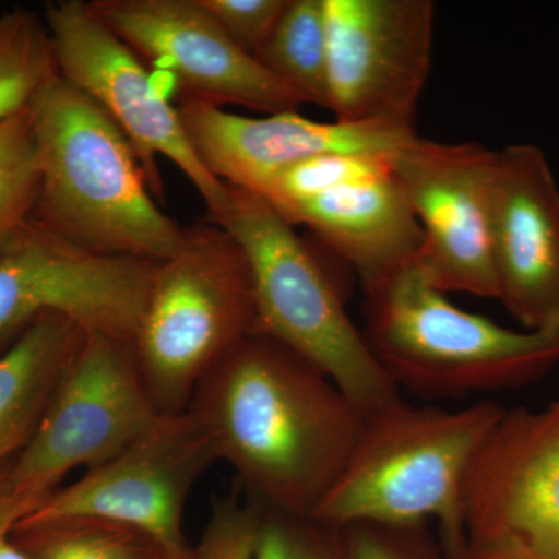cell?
Here are the masks:
<instances>
[{"label":"cell","instance_id":"1","mask_svg":"<svg viewBox=\"0 0 559 559\" xmlns=\"http://www.w3.org/2000/svg\"><path fill=\"white\" fill-rule=\"evenodd\" d=\"M187 412L250 499L299 516L322 506L364 421L323 371L257 333L210 371Z\"/></svg>","mask_w":559,"mask_h":559},{"label":"cell","instance_id":"2","mask_svg":"<svg viewBox=\"0 0 559 559\" xmlns=\"http://www.w3.org/2000/svg\"><path fill=\"white\" fill-rule=\"evenodd\" d=\"M40 191L35 218L81 248L160 263L183 227L162 212L127 135L61 75L31 103Z\"/></svg>","mask_w":559,"mask_h":559},{"label":"cell","instance_id":"3","mask_svg":"<svg viewBox=\"0 0 559 559\" xmlns=\"http://www.w3.org/2000/svg\"><path fill=\"white\" fill-rule=\"evenodd\" d=\"M503 411L489 400L451 411L400 399L369 412L347 465L312 518L340 528L436 522L444 549L459 559L466 547V477Z\"/></svg>","mask_w":559,"mask_h":559},{"label":"cell","instance_id":"4","mask_svg":"<svg viewBox=\"0 0 559 559\" xmlns=\"http://www.w3.org/2000/svg\"><path fill=\"white\" fill-rule=\"evenodd\" d=\"M364 294V336L400 392L463 399L524 388L559 367V330H513L462 310L418 260Z\"/></svg>","mask_w":559,"mask_h":559},{"label":"cell","instance_id":"5","mask_svg":"<svg viewBox=\"0 0 559 559\" xmlns=\"http://www.w3.org/2000/svg\"><path fill=\"white\" fill-rule=\"evenodd\" d=\"M209 221L229 231L249 261L253 333L318 367L364 415L401 399L349 318L340 283L270 202L229 186L226 205Z\"/></svg>","mask_w":559,"mask_h":559},{"label":"cell","instance_id":"6","mask_svg":"<svg viewBox=\"0 0 559 559\" xmlns=\"http://www.w3.org/2000/svg\"><path fill=\"white\" fill-rule=\"evenodd\" d=\"M255 325L245 250L218 224L183 229L180 248L157 264L132 342L140 377L159 414H182L201 381Z\"/></svg>","mask_w":559,"mask_h":559},{"label":"cell","instance_id":"7","mask_svg":"<svg viewBox=\"0 0 559 559\" xmlns=\"http://www.w3.org/2000/svg\"><path fill=\"white\" fill-rule=\"evenodd\" d=\"M159 415L132 345L87 334L31 439L5 468L7 484L33 511L69 473L119 454Z\"/></svg>","mask_w":559,"mask_h":559},{"label":"cell","instance_id":"8","mask_svg":"<svg viewBox=\"0 0 559 559\" xmlns=\"http://www.w3.org/2000/svg\"><path fill=\"white\" fill-rule=\"evenodd\" d=\"M58 72L106 110L130 140L145 170L151 193L164 200L157 157L175 164L193 183L209 210L218 215L229 186L204 167L194 153L178 109L154 87L153 75L84 0H58L44 14Z\"/></svg>","mask_w":559,"mask_h":559},{"label":"cell","instance_id":"9","mask_svg":"<svg viewBox=\"0 0 559 559\" xmlns=\"http://www.w3.org/2000/svg\"><path fill=\"white\" fill-rule=\"evenodd\" d=\"M157 264L92 252L33 218L0 253V345L46 314L132 345Z\"/></svg>","mask_w":559,"mask_h":559},{"label":"cell","instance_id":"10","mask_svg":"<svg viewBox=\"0 0 559 559\" xmlns=\"http://www.w3.org/2000/svg\"><path fill=\"white\" fill-rule=\"evenodd\" d=\"M213 463L207 437L190 412L160 414L123 451L51 492L17 524L92 518L138 530L168 554L187 550V502Z\"/></svg>","mask_w":559,"mask_h":559},{"label":"cell","instance_id":"11","mask_svg":"<svg viewBox=\"0 0 559 559\" xmlns=\"http://www.w3.org/2000/svg\"><path fill=\"white\" fill-rule=\"evenodd\" d=\"M331 112L342 123L414 128L432 64L430 0H323Z\"/></svg>","mask_w":559,"mask_h":559},{"label":"cell","instance_id":"12","mask_svg":"<svg viewBox=\"0 0 559 559\" xmlns=\"http://www.w3.org/2000/svg\"><path fill=\"white\" fill-rule=\"evenodd\" d=\"M498 151L477 142L418 138L392 159L393 175L423 231L418 264L441 293L496 299L491 255Z\"/></svg>","mask_w":559,"mask_h":559},{"label":"cell","instance_id":"13","mask_svg":"<svg viewBox=\"0 0 559 559\" xmlns=\"http://www.w3.org/2000/svg\"><path fill=\"white\" fill-rule=\"evenodd\" d=\"M91 9L179 98L299 112L300 95L240 49L200 0H92Z\"/></svg>","mask_w":559,"mask_h":559},{"label":"cell","instance_id":"14","mask_svg":"<svg viewBox=\"0 0 559 559\" xmlns=\"http://www.w3.org/2000/svg\"><path fill=\"white\" fill-rule=\"evenodd\" d=\"M463 525L466 547L514 544L559 559V396L503 411L466 477Z\"/></svg>","mask_w":559,"mask_h":559},{"label":"cell","instance_id":"15","mask_svg":"<svg viewBox=\"0 0 559 559\" xmlns=\"http://www.w3.org/2000/svg\"><path fill=\"white\" fill-rule=\"evenodd\" d=\"M491 255L496 300L522 329L559 330V186L533 143L498 151Z\"/></svg>","mask_w":559,"mask_h":559},{"label":"cell","instance_id":"16","mask_svg":"<svg viewBox=\"0 0 559 559\" xmlns=\"http://www.w3.org/2000/svg\"><path fill=\"white\" fill-rule=\"evenodd\" d=\"M176 109L204 167L221 182L253 193L278 171L308 157L349 153L393 159L417 135L414 128L322 123L299 112L252 119L194 98H179Z\"/></svg>","mask_w":559,"mask_h":559},{"label":"cell","instance_id":"17","mask_svg":"<svg viewBox=\"0 0 559 559\" xmlns=\"http://www.w3.org/2000/svg\"><path fill=\"white\" fill-rule=\"evenodd\" d=\"M310 227L358 274L362 289L378 285L419 257L423 231L393 168L345 183L283 213Z\"/></svg>","mask_w":559,"mask_h":559},{"label":"cell","instance_id":"18","mask_svg":"<svg viewBox=\"0 0 559 559\" xmlns=\"http://www.w3.org/2000/svg\"><path fill=\"white\" fill-rule=\"evenodd\" d=\"M86 337L72 320L40 316L0 355V448L31 439Z\"/></svg>","mask_w":559,"mask_h":559},{"label":"cell","instance_id":"19","mask_svg":"<svg viewBox=\"0 0 559 559\" xmlns=\"http://www.w3.org/2000/svg\"><path fill=\"white\" fill-rule=\"evenodd\" d=\"M253 58L305 103L331 108L323 0H289L270 39Z\"/></svg>","mask_w":559,"mask_h":559},{"label":"cell","instance_id":"20","mask_svg":"<svg viewBox=\"0 0 559 559\" xmlns=\"http://www.w3.org/2000/svg\"><path fill=\"white\" fill-rule=\"evenodd\" d=\"M14 539L28 559H162L168 554L138 530L92 518L17 524Z\"/></svg>","mask_w":559,"mask_h":559},{"label":"cell","instance_id":"21","mask_svg":"<svg viewBox=\"0 0 559 559\" xmlns=\"http://www.w3.org/2000/svg\"><path fill=\"white\" fill-rule=\"evenodd\" d=\"M57 75L44 17L24 9L0 14V123L31 106Z\"/></svg>","mask_w":559,"mask_h":559},{"label":"cell","instance_id":"22","mask_svg":"<svg viewBox=\"0 0 559 559\" xmlns=\"http://www.w3.org/2000/svg\"><path fill=\"white\" fill-rule=\"evenodd\" d=\"M40 170L31 106L0 123V253L35 218Z\"/></svg>","mask_w":559,"mask_h":559},{"label":"cell","instance_id":"23","mask_svg":"<svg viewBox=\"0 0 559 559\" xmlns=\"http://www.w3.org/2000/svg\"><path fill=\"white\" fill-rule=\"evenodd\" d=\"M389 168H392V159L389 157L349 153L320 154L278 171L257 194L283 215L294 205Z\"/></svg>","mask_w":559,"mask_h":559},{"label":"cell","instance_id":"24","mask_svg":"<svg viewBox=\"0 0 559 559\" xmlns=\"http://www.w3.org/2000/svg\"><path fill=\"white\" fill-rule=\"evenodd\" d=\"M253 559H352L345 530L260 506Z\"/></svg>","mask_w":559,"mask_h":559},{"label":"cell","instance_id":"25","mask_svg":"<svg viewBox=\"0 0 559 559\" xmlns=\"http://www.w3.org/2000/svg\"><path fill=\"white\" fill-rule=\"evenodd\" d=\"M260 503L230 495L213 503L193 559H253Z\"/></svg>","mask_w":559,"mask_h":559},{"label":"cell","instance_id":"26","mask_svg":"<svg viewBox=\"0 0 559 559\" xmlns=\"http://www.w3.org/2000/svg\"><path fill=\"white\" fill-rule=\"evenodd\" d=\"M352 559H454L429 524H355L344 528Z\"/></svg>","mask_w":559,"mask_h":559},{"label":"cell","instance_id":"27","mask_svg":"<svg viewBox=\"0 0 559 559\" xmlns=\"http://www.w3.org/2000/svg\"><path fill=\"white\" fill-rule=\"evenodd\" d=\"M201 5L246 53L255 57L289 0H200Z\"/></svg>","mask_w":559,"mask_h":559},{"label":"cell","instance_id":"28","mask_svg":"<svg viewBox=\"0 0 559 559\" xmlns=\"http://www.w3.org/2000/svg\"><path fill=\"white\" fill-rule=\"evenodd\" d=\"M3 463L0 465V559H28L14 539V528L32 513V507L11 492Z\"/></svg>","mask_w":559,"mask_h":559},{"label":"cell","instance_id":"29","mask_svg":"<svg viewBox=\"0 0 559 559\" xmlns=\"http://www.w3.org/2000/svg\"><path fill=\"white\" fill-rule=\"evenodd\" d=\"M459 559H554L514 544L468 546Z\"/></svg>","mask_w":559,"mask_h":559},{"label":"cell","instance_id":"30","mask_svg":"<svg viewBox=\"0 0 559 559\" xmlns=\"http://www.w3.org/2000/svg\"><path fill=\"white\" fill-rule=\"evenodd\" d=\"M162 559H193V547L187 550L176 551V554H167Z\"/></svg>","mask_w":559,"mask_h":559},{"label":"cell","instance_id":"31","mask_svg":"<svg viewBox=\"0 0 559 559\" xmlns=\"http://www.w3.org/2000/svg\"><path fill=\"white\" fill-rule=\"evenodd\" d=\"M14 452H16V450H13V448H0V465H2L7 459H10Z\"/></svg>","mask_w":559,"mask_h":559}]
</instances>
